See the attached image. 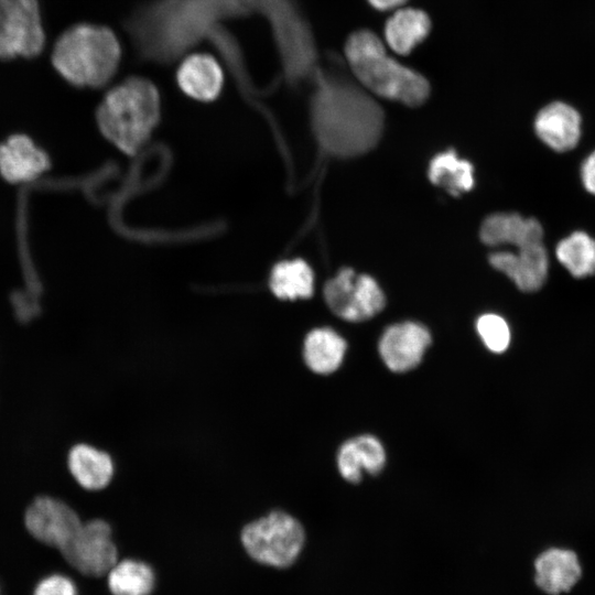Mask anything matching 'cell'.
<instances>
[{
    "instance_id": "6da1fadb",
    "label": "cell",
    "mask_w": 595,
    "mask_h": 595,
    "mask_svg": "<svg viewBox=\"0 0 595 595\" xmlns=\"http://www.w3.org/2000/svg\"><path fill=\"white\" fill-rule=\"evenodd\" d=\"M311 119L320 145L337 156L370 150L383 126L381 108L365 90L345 77L322 73L312 99Z\"/></svg>"
},
{
    "instance_id": "9a60e30c",
    "label": "cell",
    "mask_w": 595,
    "mask_h": 595,
    "mask_svg": "<svg viewBox=\"0 0 595 595\" xmlns=\"http://www.w3.org/2000/svg\"><path fill=\"white\" fill-rule=\"evenodd\" d=\"M543 228L536 218H524L517 213L493 214L480 227V239L488 246L521 248L543 242Z\"/></svg>"
},
{
    "instance_id": "9c48e42d",
    "label": "cell",
    "mask_w": 595,
    "mask_h": 595,
    "mask_svg": "<svg viewBox=\"0 0 595 595\" xmlns=\"http://www.w3.org/2000/svg\"><path fill=\"white\" fill-rule=\"evenodd\" d=\"M24 522L33 538L60 552L83 523L76 511L68 505L47 496L36 498L29 506Z\"/></svg>"
},
{
    "instance_id": "4316f807",
    "label": "cell",
    "mask_w": 595,
    "mask_h": 595,
    "mask_svg": "<svg viewBox=\"0 0 595 595\" xmlns=\"http://www.w3.org/2000/svg\"><path fill=\"white\" fill-rule=\"evenodd\" d=\"M581 180L584 188L595 195V151L588 154L581 166Z\"/></svg>"
},
{
    "instance_id": "ffe728a7",
    "label": "cell",
    "mask_w": 595,
    "mask_h": 595,
    "mask_svg": "<svg viewBox=\"0 0 595 595\" xmlns=\"http://www.w3.org/2000/svg\"><path fill=\"white\" fill-rule=\"evenodd\" d=\"M431 31L429 15L419 9L397 10L386 22L385 39L396 53L408 55Z\"/></svg>"
},
{
    "instance_id": "d4e9b609",
    "label": "cell",
    "mask_w": 595,
    "mask_h": 595,
    "mask_svg": "<svg viewBox=\"0 0 595 595\" xmlns=\"http://www.w3.org/2000/svg\"><path fill=\"white\" fill-rule=\"evenodd\" d=\"M476 329L490 351L502 353L508 348L510 329L501 316L497 314L482 315L476 322Z\"/></svg>"
},
{
    "instance_id": "8992f818",
    "label": "cell",
    "mask_w": 595,
    "mask_h": 595,
    "mask_svg": "<svg viewBox=\"0 0 595 595\" xmlns=\"http://www.w3.org/2000/svg\"><path fill=\"white\" fill-rule=\"evenodd\" d=\"M45 43L39 0H0V60L36 57Z\"/></svg>"
},
{
    "instance_id": "5bb4252c",
    "label": "cell",
    "mask_w": 595,
    "mask_h": 595,
    "mask_svg": "<svg viewBox=\"0 0 595 595\" xmlns=\"http://www.w3.org/2000/svg\"><path fill=\"white\" fill-rule=\"evenodd\" d=\"M534 131L538 138L556 152L573 150L582 136L580 112L564 101H552L536 116Z\"/></svg>"
},
{
    "instance_id": "7402d4cb",
    "label": "cell",
    "mask_w": 595,
    "mask_h": 595,
    "mask_svg": "<svg viewBox=\"0 0 595 595\" xmlns=\"http://www.w3.org/2000/svg\"><path fill=\"white\" fill-rule=\"evenodd\" d=\"M429 178L453 196L468 192L474 186L473 165L448 150L435 155L429 165Z\"/></svg>"
},
{
    "instance_id": "5b68a950",
    "label": "cell",
    "mask_w": 595,
    "mask_h": 595,
    "mask_svg": "<svg viewBox=\"0 0 595 595\" xmlns=\"http://www.w3.org/2000/svg\"><path fill=\"white\" fill-rule=\"evenodd\" d=\"M240 541L255 561L272 567L291 566L303 550L305 530L302 523L282 509H273L246 523Z\"/></svg>"
},
{
    "instance_id": "ba28073f",
    "label": "cell",
    "mask_w": 595,
    "mask_h": 595,
    "mask_svg": "<svg viewBox=\"0 0 595 595\" xmlns=\"http://www.w3.org/2000/svg\"><path fill=\"white\" fill-rule=\"evenodd\" d=\"M61 553L71 566L93 577L106 575L118 556L111 527L102 519L83 522Z\"/></svg>"
},
{
    "instance_id": "7a4b0ae2",
    "label": "cell",
    "mask_w": 595,
    "mask_h": 595,
    "mask_svg": "<svg viewBox=\"0 0 595 595\" xmlns=\"http://www.w3.org/2000/svg\"><path fill=\"white\" fill-rule=\"evenodd\" d=\"M121 46L111 29L87 22L73 24L56 39L51 63L69 85L99 88L115 76Z\"/></svg>"
},
{
    "instance_id": "d6986e66",
    "label": "cell",
    "mask_w": 595,
    "mask_h": 595,
    "mask_svg": "<svg viewBox=\"0 0 595 595\" xmlns=\"http://www.w3.org/2000/svg\"><path fill=\"white\" fill-rule=\"evenodd\" d=\"M68 467L76 482L88 490L106 488L115 476L112 457L88 444H78L71 450Z\"/></svg>"
},
{
    "instance_id": "603a6c76",
    "label": "cell",
    "mask_w": 595,
    "mask_h": 595,
    "mask_svg": "<svg viewBox=\"0 0 595 595\" xmlns=\"http://www.w3.org/2000/svg\"><path fill=\"white\" fill-rule=\"evenodd\" d=\"M558 261L576 279L595 274V239L585 231H574L559 241Z\"/></svg>"
},
{
    "instance_id": "8fae6325",
    "label": "cell",
    "mask_w": 595,
    "mask_h": 595,
    "mask_svg": "<svg viewBox=\"0 0 595 595\" xmlns=\"http://www.w3.org/2000/svg\"><path fill=\"white\" fill-rule=\"evenodd\" d=\"M489 262L523 292L540 290L548 278L549 257L543 242L517 248L515 252L490 253Z\"/></svg>"
},
{
    "instance_id": "7c38bea8",
    "label": "cell",
    "mask_w": 595,
    "mask_h": 595,
    "mask_svg": "<svg viewBox=\"0 0 595 595\" xmlns=\"http://www.w3.org/2000/svg\"><path fill=\"white\" fill-rule=\"evenodd\" d=\"M50 166L47 153L26 134L15 133L0 143V175L11 184L34 181Z\"/></svg>"
},
{
    "instance_id": "2e32d148",
    "label": "cell",
    "mask_w": 595,
    "mask_h": 595,
    "mask_svg": "<svg viewBox=\"0 0 595 595\" xmlns=\"http://www.w3.org/2000/svg\"><path fill=\"white\" fill-rule=\"evenodd\" d=\"M385 463L386 452L381 442L369 434L347 440L336 456L338 472L349 483L360 482L364 473L378 474Z\"/></svg>"
},
{
    "instance_id": "ac0fdd59",
    "label": "cell",
    "mask_w": 595,
    "mask_h": 595,
    "mask_svg": "<svg viewBox=\"0 0 595 595\" xmlns=\"http://www.w3.org/2000/svg\"><path fill=\"white\" fill-rule=\"evenodd\" d=\"M346 348V340L333 328L316 327L304 337L302 358L312 372L326 376L340 367Z\"/></svg>"
},
{
    "instance_id": "f1b7e54d",
    "label": "cell",
    "mask_w": 595,
    "mask_h": 595,
    "mask_svg": "<svg viewBox=\"0 0 595 595\" xmlns=\"http://www.w3.org/2000/svg\"><path fill=\"white\" fill-rule=\"evenodd\" d=\"M0 595H1V593H0Z\"/></svg>"
},
{
    "instance_id": "3957f363",
    "label": "cell",
    "mask_w": 595,
    "mask_h": 595,
    "mask_svg": "<svg viewBox=\"0 0 595 595\" xmlns=\"http://www.w3.org/2000/svg\"><path fill=\"white\" fill-rule=\"evenodd\" d=\"M160 95L142 77H129L109 89L100 101L96 120L104 137L128 155H134L160 120Z\"/></svg>"
},
{
    "instance_id": "e0dca14e",
    "label": "cell",
    "mask_w": 595,
    "mask_h": 595,
    "mask_svg": "<svg viewBox=\"0 0 595 595\" xmlns=\"http://www.w3.org/2000/svg\"><path fill=\"white\" fill-rule=\"evenodd\" d=\"M176 79L190 97L210 101L220 94L224 75L219 63L209 54L188 55L178 66Z\"/></svg>"
},
{
    "instance_id": "484cf974",
    "label": "cell",
    "mask_w": 595,
    "mask_h": 595,
    "mask_svg": "<svg viewBox=\"0 0 595 595\" xmlns=\"http://www.w3.org/2000/svg\"><path fill=\"white\" fill-rule=\"evenodd\" d=\"M33 595H77L74 583L66 576L54 574L42 580Z\"/></svg>"
},
{
    "instance_id": "30bf717a",
    "label": "cell",
    "mask_w": 595,
    "mask_h": 595,
    "mask_svg": "<svg viewBox=\"0 0 595 595\" xmlns=\"http://www.w3.org/2000/svg\"><path fill=\"white\" fill-rule=\"evenodd\" d=\"M431 344V334L415 322L393 324L382 333L378 349L385 365L394 372L415 368Z\"/></svg>"
},
{
    "instance_id": "4fadbf2b",
    "label": "cell",
    "mask_w": 595,
    "mask_h": 595,
    "mask_svg": "<svg viewBox=\"0 0 595 595\" xmlns=\"http://www.w3.org/2000/svg\"><path fill=\"white\" fill-rule=\"evenodd\" d=\"M534 583L548 595L567 593L580 582L583 567L571 549L552 547L542 551L533 562Z\"/></svg>"
},
{
    "instance_id": "83f0119b",
    "label": "cell",
    "mask_w": 595,
    "mask_h": 595,
    "mask_svg": "<svg viewBox=\"0 0 595 595\" xmlns=\"http://www.w3.org/2000/svg\"><path fill=\"white\" fill-rule=\"evenodd\" d=\"M407 0H368V2L377 10H390L400 7Z\"/></svg>"
},
{
    "instance_id": "52a82bcc",
    "label": "cell",
    "mask_w": 595,
    "mask_h": 595,
    "mask_svg": "<svg viewBox=\"0 0 595 595\" xmlns=\"http://www.w3.org/2000/svg\"><path fill=\"white\" fill-rule=\"evenodd\" d=\"M324 299L329 310L349 322H361L378 314L386 298L378 283L367 274L344 268L325 283Z\"/></svg>"
},
{
    "instance_id": "277c9868",
    "label": "cell",
    "mask_w": 595,
    "mask_h": 595,
    "mask_svg": "<svg viewBox=\"0 0 595 595\" xmlns=\"http://www.w3.org/2000/svg\"><path fill=\"white\" fill-rule=\"evenodd\" d=\"M345 55L355 77L374 94L411 107L428 99L426 78L391 57L374 32L359 30L350 34Z\"/></svg>"
},
{
    "instance_id": "44dd1931",
    "label": "cell",
    "mask_w": 595,
    "mask_h": 595,
    "mask_svg": "<svg viewBox=\"0 0 595 595\" xmlns=\"http://www.w3.org/2000/svg\"><path fill=\"white\" fill-rule=\"evenodd\" d=\"M269 288L279 300L309 299L314 292V274L302 259L283 260L272 268Z\"/></svg>"
},
{
    "instance_id": "cb8c5ba5",
    "label": "cell",
    "mask_w": 595,
    "mask_h": 595,
    "mask_svg": "<svg viewBox=\"0 0 595 595\" xmlns=\"http://www.w3.org/2000/svg\"><path fill=\"white\" fill-rule=\"evenodd\" d=\"M107 575L108 588L112 595H150L155 584L152 567L132 559L117 562Z\"/></svg>"
}]
</instances>
